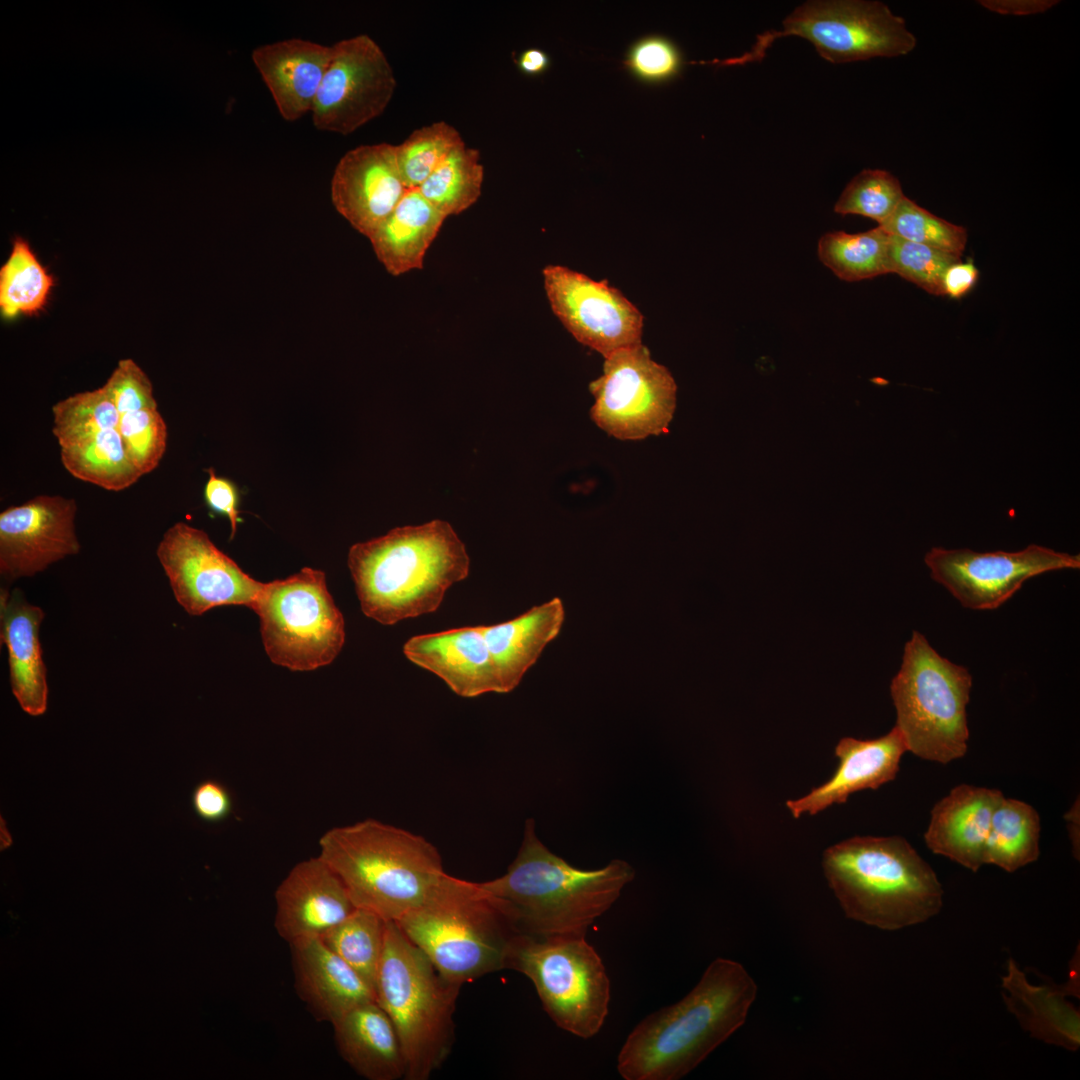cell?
Masks as SVG:
<instances>
[{
  "instance_id": "cell-11",
  "label": "cell",
  "mask_w": 1080,
  "mask_h": 1080,
  "mask_svg": "<svg viewBox=\"0 0 1080 1080\" xmlns=\"http://www.w3.org/2000/svg\"><path fill=\"white\" fill-rule=\"evenodd\" d=\"M782 26V30L758 35L750 51L723 64L759 61L776 39L785 36L806 39L834 64L903 56L917 44L905 20L879 1H807L786 16Z\"/></svg>"
},
{
  "instance_id": "cell-13",
  "label": "cell",
  "mask_w": 1080,
  "mask_h": 1080,
  "mask_svg": "<svg viewBox=\"0 0 1080 1080\" xmlns=\"http://www.w3.org/2000/svg\"><path fill=\"white\" fill-rule=\"evenodd\" d=\"M156 556L176 601L191 616L225 605L252 610L264 586L221 551L205 531L185 522L166 530Z\"/></svg>"
},
{
  "instance_id": "cell-37",
  "label": "cell",
  "mask_w": 1080,
  "mask_h": 1080,
  "mask_svg": "<svg viewBox=\"0 0 1080 1080\" xmlns=\"http://www.w3.org/2000/svg\"><path fill=\"white\" fill-rule=\"evenodd\" d=\"M462 144L464 141L454 126L438 121L414 130L395 145L397 164L407 189L418 188Z\"/></svg>"
},
{
  "instance_id": "cell-19",
  "label": "cell",
  "mask_w": 1080,
  "mask_h": 1080,
  "mask_svg": "<svg viewBox=\"0 0 1080 1080\" xmlns=\"http://www.w3.org/2000/svg\"><path fill=\"white\" fill-rule=\"evenodd\" d=\"M274 897V927L288 943L321 936L356 908L339 876L319 856L294 865Z\"/></svg>"
},
{
  "instance_id": "cell-45",
  "label": "cell",
  "mask_w": 1080,
  "mask_h": 1080,
  "mask_svg": "<svg viewBox=\"0 0 1080 1080\" xmlns=\"http://www.w3.org/2000/svg\"><path fill=\"white\" fill-rule=\"evenodd\" d=\"M192 808L206 823H219L232 812L233 801L228 789L215 779L199 782L192 791Z\"/></svg>"
},
{
  "instance_id": "cell-12",
  "label": "cell",
  "mask_w": 1080,
  "mask_h": 1080,
  "mask_svg": "<svg viewBox=\"0 0 1080 1080\" xmlns=\"http://www.w3.org/2000/svg\"><path fill=\"white\" fill-rule=\"evenodd\" d=\"M591 419L619 440H642L668 429L676 408L671 372L652 359L642 343L606 358L603 373L589 384Z\"/></svg>"
},
{
  "instance_id": "cell-10",
  "label": "cell",
  "mask_w": 1080,
  "mask_h": 1080,
  "mask_svg": "<svg viewBox=\"0 0 1080 1080\" xmlns=\"http://www.w3.org/2000/svg\"><path fill=\"white\" fill-rule=\"evenodd\" d=\"M252 610L265 652L278 666L312 671L332 663L343 648L344 618L322 570L304 567L264 583Z\"/></svg>"
},
{
  "instance_id": "cell-34",
  "label": "cell",
  "mask_w": 1080,
  "mask_h": 1080,
  "mask_svg": "<svg viewBox=\"0 0 1080 1080\" xmlns=\"http://www.w3.org/2000/svg\"><path fill=\"white\" fill-rule=\"evenodd\" d=\"M387 921L373 911L355 908L344 920L320 936L373 990L384 949Z\"/></svg>"
},
{
  "instance_id": "cell-33",
  "label": "cell",
  "mask_w": 1080,
  "mask_h": 1080,
  "mask_svg": "<svg viewBox=\"0 0 1080 1080\" xmlns=\"http://www.w3.org/2000/svg\"><path fill=\"white\" fill-rule=\"evenodd\" d=\"M483 179L479 150L464 143L442 161L418 190L447 218L463 213L477 202Z\"/></svg>"
},
{
  "instance_id": "cell-47",
  "label": "cell",
  "mask_w": 1080,
  "mask_h": 1080,
  "mask_svg": "<svg viewBox=\"0 0 1080 1080\" xmlns=\"http://www.w3.org/2000/svg\"><path fill=\"white\" fill-rule=\"evenodd\" d=\"M980 5L999 14L1031 15L1043 13L1059 1L1054 0H981Z\"/></svg>"
},
{
  "instance_id": "cell-7",
  "label": "cell",
  "mask_w": 1080,
  "mask_h": 1080,
  "mask_svg": "<svg viewBox=\"0 0 1080 1080\" xmlns=\"http://www.w3.org/2000/svg\"><path fill=\"white\" fill-rule=\"evenodd\" d=\"M461 986L447 981L431 961L387 921L375 999L401 1042L407 1080H426L451 1052L453 1015Z\"/></svg>"
},
{
  "instance_id": "cell-25",
  "label": "cell",
  "mask_w": 1080,
  "mask_h": 1080,
  "mask_svg": "<svg viewBox=\"0 0 1080 1080\" xmlns=\"http://www.w3.org/2000/svg\"><path fill=\"white\" fill-rule=\"evenodd\" d=\"M44 611L29 603L19 589L1 590L0 636L8 651L11 690L22 710L41 716L47 710V670L39 629Z\"/></svg>"
},
{
  "instance_id": "cell-8",
  "label": "cell",
  "mask_w": 1080,
  "mask_h": 1080,
  "mask_svg": "<svg viewBox=\"0 0 1080 1080\" xmlns=\"http://www.w3.org/2000/svg\"><path fill=\"white\" fill-rule=\"evenodd\" d=\"M972 676L967 668L941 656L918 631L904 647L900 670L890 685L896 727L908 751L948 764L968 749L966 707Z\"/></svg>"
},
{
  "instance_id": "cell-26",
  "label": "cell",
  "mask_w": 1080,
  "mask_h": 1080,
  "mask_svg": "<svg viewBox=\"0 0 1080 1080\" xmlns=\"http://www.w3.org/2000/svg\"><path fill=\"white\" fill-rule=\"evenodd\" d=\"M331 1025L340 1056L358 1075L368 1080L405 1078L400 1039L376 1000L353 1008Z\"/></svg>"
},
{
  "instance_id": "cell-28",
  "label": "cell",
  "mask_w": 1080,
  "mask_h": 1080,
  "mask_svg": "<svg viewBox=\"0 0 1080 1080\" xmlns=\"http://www.w3.org/2000/svg\"><path fill=\"white\" fill-rule=\"evenodd\" d=\"M445 219L418 188L407 189L369 240L387 272L400 276L423 268Z\"/></svg>"
},
{
  "instance_id": "cell-18",
  "label": "cell",
  "mask_w": 1080,
  "mask_h": 1080,
  "mask_svg": "<svg viewBox=\"0 0 1080 1080\" xmlns=\"http://www.w3.org/2000/svg\"><path fill=\"white\" fill-rule=\"evenodd\" d=\"M395 145H361L346 152L331 181L337 212L368 239L386 220L406 192Z\"/></svg>"
},
{
  "instance_id": "cell-42",
  "label": "cell",
  "mask_w": 1080,
  "mask_h": 1080,
  "mask_svg": "<svg viewBox=\"0 0 1080 1080\" xmlns=\"http://www.w3.org/2000/svg\"><path fill=\"white\" fill-rule=\"evenodd\" d=\"M101 387L120 414L158 408L150 378L131 358L121 359Z\"/></svg>"
},
{
  "instance_id": "cell-40",
  "label": "cell",
  "mask_w": 1080,
  "mask_h": 1080,
  "mask_svg": "<svg viewBox=\"0 0 1080 1080\" xmlns=\"http://www.w3.org/2000/svg\"><path fill=\"white\" fill-rule=\"evenodd\" d=\"M890 273H895L932 295L943 296L946 270L961 256L889 234Z\"/></svg>"
},
{
  "instance_id": "cell-27",
  "label": "cell",
  "mask_w": 1080,
  "mask_h": 1080,
  "mask_svg": "<svg viewBox=\"0 0 1080 1080\" xmlns=\"http://www.w3.org/2000/svg\"><path fill=\"white\" fill-rule=\"evenodd\" d=\"M564 618L563 603L555 597L512 620L480 626L497 665L504 693L519 685L546 645L557 637Z\"/></svg>"
},
{
  "instance_id": "cell-16",
  "label": "cell",
  "mask_w": 1080,
  "mask_h": 1080,
  "mask_svg": "<svg viewBox=\"0 0 1080 1080\" xmlns=\"http://www.w3.org/2000/svg\"><path fill=\"white\" fill-rule=\"evenodd\" d=\"M542 276L552 312L579 343L604 358L642 343L644 316L619 289L562 265Z\"/></svg>"
},
{
  "instance_id": "cell-30",
  "label": "cell",
  "mask_w": 1080,
  "mask_h": 1080,
  "mask_svg": "<svg viewBox=\"0 0 1080 1080\" xmlns=\"http://www.w3.org/2000/svg\"><path fill=\"white\" fill-rule=\"evenodd\" d=\"M60 460L74 478L108 491L125 490L142 477L126 453L118 428L61 447Z\"/></svg>"
},
{
  "instance_id": "cell-6",
  "label": "cell",
  "mask_w": 1080,
  "mask_h": 1080,
  "mask_svg": "<svg viewBox=\"0 0 1080 1080\" xmlns=\"http://www.w3.org/2000/svg\"><path fill=\"white\" fill-rule=\"evenodd\" d=\"M394 922L437 971L458 986L506 969L510 946L520 934L481 882L447 873L420 904Z\"/></svg>"
},
{
  "instance_id": "cell-2",
  "label": "cell",
  "mask_w": 1080,
  "mask_h": 1080,
  "mask_svg": "<svg viewBox=\"0 0 1080 1080\" xmlns=\"http://www.w3.org/2000/svg\"><path fill=\"white\" fill-rule=\"evenodd\" d=\"M348 567L364 615L394 625L436 611L470 559L452 526L433 520L352 545Z\"/></svg>"
},
{
  "instance_id": "cell-20",
  "label": "cell",
  "mask_w": 1080,
  "mask_h": 1080,
  "mask_svg": "<svg viewBox=\"0 0 1080 1080\" xmlns=\"http://www.w3.org/2000/svg\"><path fill=\"white\" fill-rule=\"evenodd\" d=\"M907 751L905 739L896 726L876 739L844 737L835 748L839 763L834 774L805 796L787 800L786 806L794 818H799L845 803L855 792L877 789L895 779Z\"/></svg>"
},
{
  "instance_id": "cell-41",
  "label": "cell",
  "mask_w": 1080,
  "mask_h": 1080,
  "mask_svg": "<svg viewBox=\"0 0 1080 1080\" xmlns=\"http://www.w3.org/2000/svg\"><path fill=\"white\" fill-rule=\"evenodd\" d=\"M118 431L126 453L141 476L154 471L167 447V425L157 409L120 414Z\"/></svg>"
},
{
  "instance_id": "cell-14",
  "label": "cell",
  "mask_w": 1080,
  "mask_h": 1080,
  "mask_svg": "<svg viewBox=\"0 0 1080 1080\" xmlns=\"http://www.w3.org/2000/svg\"><path fill=\"white\" fill-rule=\"evenodd\" d=\"M931 578L963 607L993 610L1009 600L1030 578L1063 569H1079L1080 555L1031 544L1016 552H976L934 547L924 557Z\"/></svg>"
},
{
  "instance_id": "cell-21",
  "label": "cell",
  "mask_w": 1080,
  "mask_h": 1080,
  "mask_svg": "<svg viewBox=\"0 0 1080 1080\" xmlns=\"http://www.w3.org/2000/svg\"><path fill=\"white\" fill-rule=\"evenodd\" d=\"M294 987L316 1021L334 1023L353 1008L375 999L372 987L320 938L288 943Z\"/></svg>"
},
{
  "instance_id": "cell-39",
  "label": "cell",
  "mask_w": 1080,
  "mask_h": 1080,
  "mask_svg": "<svg viewBox=\"0 0 1080 1080\" xmlns=\"http://www.w3.org/2000/svg\"><path fill=\"white\" fill-rule=\"evenodd\" d=\"M905 197L899 180L890 172L865 169L846 185L834 205L841 215H860L882 225Z\"/></svg>"
},
{
  "instance_id": "cell-15",
  "label": "cell",
  "mask_w": 1080,
  "mask_h": 1080,
  "mask_svg": "<svg viewBox=\"0 0 1080 1080\" xmlns=\"http://www.w3.org/2000/svg\"><path fill=\"white\" fill-rule=\"evenodd\" d=\"M332 47L312 121L319 130L348 135L384 112L397 81L384 51L369 35L346 38Z\"/></svg>"
},
{
  "instance_id": "cell-4",
  "label": "cell",
  "mask_w": 1080,
  "mask_h": 1080,
  "mask_svg": "<svg viewBox=\"0 0 1080 1080\" xmlns=\"http://www.w3.org/2000/svg\"><path fill=\"white\" fill-rule=\"evenodd\" d=\"M825 878L846 917L894 931L939 913L943 888L903 837L855 836L827 848Z\"/></svg>"
},
{
  "instance_id": "cell-48",
  "label": "cell",
  "mask_w": 1080,
  "mask_h": 1080,
  "mask_svg": "<svg viewBox=\"0 0 1080 1080\" xmlns=\"http://www.w3.org/2000/svg\"><path fill=\"white\" fill-rule=\"evenodd\" d=\"M518 69L529 76L540 75L549 66L550 59L546 52L537 48L526 49L516 59Z\"/></svg>"
},
{
  "instance_id": "cell-5",
  "label": "cell",
  "mask_w": 1080,
  "mask_h": 1080,
  "mask_svg": "<svg viewBox=\"0 0 1080 1080\" xmlns=\"http://www.w3.org/2000/svg\"><path fill=\"white\" fill-rule=\"evenodd\" d=\"M319 849L355 907L389 921L420 904L445 874L431 842L375 819L326 831Z\"/></svg>"
},
{
  "instance_id": "cell-43",
  "label": "cell",
  "mask_w": 1080,
  "mask_h": 1080,
  "mask_svg": "<svg viewBox=\"0 0 1080 1080\" xmlns=\"http://www.w3.org/2000/svg\"><path fill=\"white\" fill-rule=\"evenodd\" d=\"M625 66L642 81L662 82L680 70L681 56L676 46L662 36H648L629 50Z\"/></svg>"
},
{
  "instance_id": "cell-46",
  "label": "cell",
  "mask_w": 1080,
  "mask_h": 1080,
  "mask_svg": "<svg viewBox=\"0 0 1080 1080\" xmlns=\"http://www.w3.org/2000/svg\"><path fill=\"white\" fill-rule=\"evenodd\" d=\"M979 271L973 262L961 260L952 264L943 277V291L954 299H959L968 293L975 285Z\"/></svg>"
},
{
  "instance_id": "cell-36",
  "label": "cell",
  "mask_w": 1080,
  "mask_h": 1080,
  "mask_svg": "<svg viewBox=\"0 0 1080 1080\" xmlns=\"http://www.w3.org/2000/svg\"><path fill=\"white\" fill-rule=\"evenodd\" d=\"M52 433L59 447L118 428L120 413L102 387L75 393L52 406Z\"/></svg>"
},
{
  "instance_id": "cell-38",
  "label": "cell",
  "mask_w": 1080,
  "mask_h": 1080,
  "mask_svg": "<svg viewBox=\"0 0 1080 1080\" xmlns=\"http://www.w3.org/2000/svg\"><path fill=\"white\" fill-rule=\"evenodd\" d=\"M879 227L901 239L960 256L967 243L964 227L934 215L906 196Z\"/></svg>"
},
{
  "instance_id": "cell-44",
  "label": "cell",
  "mask_w": 1080,
  "mask_h": 1080,
  "mask_svg": "<svg viewBox=\"0 0 1080 1080\" xmlns=\"http://www.w3.org/2000/svg\"><path fill=\"white\" fill-rule=\"evenodd\" d=\"M208 479L204 487V500L208 508L216 514L225 516L230 523V539L237 532L240 518V496L233 481L218 476L214 468L207 469Z\"/></svg>"
},
{
  "instance_id": "cell-22",
  "label": "cell",
  "mask_w": 1080,
  "mask_h": 1080,
  "mask_svg": "<svg viewBox=\"0 0 1080 1080\" xmlns=\"http://www.w3.org/2000/svg\"><path fill=\"white\" fill-rule=\"evenodd\" d=\"M403 652L408 660L437 675L459 696L504 693L480 626L414 636L405 642Z\"/></svg>"
},
{
  "instance_id": "cell-23",
  "label": "cell",
  "mask_w": 1080,
  "mask_h": 1080,
  "mask_svg": "<svg viewBox=\"0 0 1080 1080\" xmlns=\"http://www.w3.org/2000/svg\"><path fill=\"white\" fill-rule=\"evenodd\" d=\"M998 789L968 784L955 786L931 810L924 841L931 852L977 872L995 808L1003 797Z\"/></svg>"
},
{
  "instance_id": "cell-31",
  "label": "cell",
  "mask_w": 1080,
  "mask_h": 1080,
  "mask_svg": "<svg viewBox=\"0 0 1080 1080\" xmlns=\"http://www.w3.org/2000/svg\"><path fill=\"white\" fill-rule=\"evenodd\" d=\"M1040 816L1030 804L1003 796L994 810L984 847V864L1014 872L1040 854Z\"/></svg>"
},
{
  "instance_id": "cell-17",
  "label": "cell",
  "mask_w": 1080,
  "mask_h": 1080,
  "mask_svg": "<svg viewBox=\"0 0 1080 1080\" xmlns=\"http://www.w3.org/2000/svg\"><path fill=\"white\" fill-rule=\"evenodd\" d=\"M77 503L62 495H37L0 513V574L11 582L32 577L80 551Z\"/></svg>"
},
{
  "instance_id": "cell-29",
  "label": "cell",
  "mask_w": 1080,
  "mask_h": 1080,
  "mask_svg": "<svg viewBox=\"0 0 1080 1080\" xmlns=\"http://www.w3.org/2000/svg\"><path fill=\"white\" fill-rule=\"evenodd\" d=\"M1003 987L1009 1009L1034 1037L1076 1050L1079 1047V1013L1064 999V992L1045 986H1033L1013 960Z\"/></svg>"
},
{
  "instance_id": "cell-1",
  "label": "cell",
  "mask_w": 1080,
  "mask_h": 1080,
  "mask_svg": "<svg viewBox=\"0 0 1080 1080\" xmlns=\"http://www.w3.org/2000/svg\"><path fill=\"white\" fill-rule=\"evenodd\" d=\"M757 985L738 962L717 958L678 1002L642 1019L617 1056L625 1080H678L746 1021Z\"/></svg>"
},
{
  "instance_id": "cell-35",
  "label": "cell",
  "mask_w": 1080,
  "mask_h": 1080,
  "mask_svg": "<svg viewBox=\"0 0 1080 1080\" xmlns=\"http://www.w3.org/2000/svg\"><path fill=\"white\" fill-rule=\"evenodd\" d=\"M53 278L21 237L13 241L10 255L0 269V308L6 318L30 315L48 299Z\"/></svg>"
},
{
  "instance_id": "cell-9",
  "label": "cell",
  "mask_w": 1080,
  "mask_h": 1080,
  "mask_svg": "<svg viewBox=\"0 0 1080 1080\" xmlns=\"http://www.w3.org/2000/svg\"><path fill=\"white\" fill-rule=\"evenodd\" d=\"M506 969L531 980L544 1010L564 1031L588 1039L603 1027L610 980L586 937L541 938L520 933L510 946Z\"/></svg>"
},
{
  "instance_id": "cell-32",
  "label": "cell",
  "mask_w": 1080,
  "mask_h": 1080,
  "mask_svg": "<svg viewBox=\"0 0 1080 1080\" xmlns=\"http://www.w3.org/2000/svg\"><path fill=\"white\" fill-rule=\"evenodd\" d=\"M889 234L881 227L860 233L828 232L818 242V257L839 279L856 282L890 273Z\"/></svg>"
},
{
  "instance_id": "cell-3",
  "label": "cell",
  "mask_w": 1080,
  "mask_h": 1080,
  "mask_svg": "<svg viewBox=\"0 0 1080 1080\" xmlns=\"http://www.w3.org/2000/svg\"><path fill=\"white\" fill-rule=\"evenodd\" d=\"M635 877L621 859L584 870L551 852L527 819L518 853L505 874L482 886L496 897L520 933L541 937H586Z\"/></svg>"
},
{
  "instance_id": "cell-24",
  "label": "cell",
  "mask_w": 1080,
  "mask_h": 1080,
  "mask_svg": "<svg viewBox=\"0 0 1080 1080\" xmlns=\"http://www.w3.org/2000/svg\"><path fill=\"white\" fill-rule=\"evenodd\" d=\"M333 47L292 38L255 48L252 61L287 121L312 111Z\"/></svg>"
},
{
  "instance_id": "cell-49",
  "label": "cell",
  "mask_w": 1080,
  "mask_h": 1080,
  "mask_svg": "<svg viewBox=\"0 0 1080 1080\" xmlns=\"http://www.w3.org/2000/svg\"><path fill=\"white\" fill-rule=\"evenodd\" d=\"M1065 820L1067 821V828L1074 852L1077 851L1079 857V800L1075 801L1073 806L1065 814Z\"/></svg>"
}]
</instances>
